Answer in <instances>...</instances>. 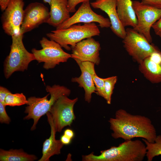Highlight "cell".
<instances>
[{"label": "cell", "mask_w": 161, "mask_h": 161, "mask_svg": "<svg viewBox=\"0 0 161 161\" xmlns=\"http://www.w3.org/2000/svg\"><path fill=\"white\" fill-rule=\"evenodd\" d=\"M37 159L35 155L29 154L22 149H0L1 161H34Z\"/></svg>", "instance_id": "ffe728a7"}, {"label": "cell", "mask_w": 161, "mask_h": 161, "mask_svg": "<svg viewBox=\"0 0 161 161\" xmlns=\"http://www.w3.org/2000/svg\"><path fill=\"white\" fill-rule=\"evenodd\" d=\"M10 0H0V7L2 11L6 8Z\"/></svg>", "instance_id": "4dcf8cb0"}, {"label": "cell", "mask_w": 161, "mask_h": 161, "mask_svg": "<svg viewBox=\"0 0 161 161\" xmlns=\"http://www.w3.org/2000/svg\"><path fill=\"white\" fill-rule=\"evenodd\" d=\"M49 16V11L44 4L38 2L29 4L24 10L21 33L24 34L43 23H47Z\"/></svg>", "instance_id": "7c38bea8"}, {"label": "cell", "mask_w": 161, "mask_h": 161, "mask_svg": "<svg viewBox=\"0 0 161 161\" xmlns=\"http://www.w3.org/2000/svg\"><path fill=\"white\" fill-rule=\"evenodd\" d=\"M132 6L137 23L134 29L143 35L150 43L152 39L150 30L153 24L161 17V9L144 4L138 1H132Z\"/></svg>", "instance_id": "9c48e42d"}, {"label": "cell", "mask_w": 161, "mask_h": 161, "mask_svg": "<svg viewBox=\"0 0 161 161\" xmlns=\"http://www.w3.org/2000/svg\"><path fill=\"white\" fill-rule=\"evenodd\" d=\"M142 140L145 145L148 161H151L154 157L161 155V135H157L153 143L149 142L144 139Z\"/></svg>", "instance_id": "7402d4cb"}, {"label": "cell", "mask_w": 161, "mask_h": 161, "mask_svg": "<svg viewBox=\"0 0 161 161\" xmlns=\"http://www.w3.org/2000/svg\"><path fill=\"white\" fill-rule=\"evenodd\" d=\"M90 0H68V7L70 13L76 11V7L79 4Z\"/></svg>", "instance_id": "484cf974"}, {"label": "cell", "mask_w": 161, "mask_h": 161, "mask_svg": "<svg viewBox=\"0 0 161 161\" xmlns=\"http://www.w3.org/2000/svg\"><path fill=\"white\" fill-rule=\"evenodd\" d=\"M63 95L60 97L51 107L49 112L56 132H61L67 126H71L75 119L74 107L78 100Z\"/></svg>", "instance_id": "ba28073f"}, {"label": "cell", "mask_w": 161, "mask_h": 161, "mask_svg": "<svg viewBox=\"0 0 161 161\" xmlns=\"http://www.w3.org/2000/svg\"><path fill=\"white\" fill-rule=\"evenodd\" d=\"M11 92L6 88L0 87V102L4 104L5 98L6 96Z\"/></svg>", "instance_id": "f1b7e54d"}, {"label": "cell", "mask_w": 161, "mask_h": 161, "mask_svg": "<svg viewBox=\"0 0 161 161\" xmlns=\"http://www.w3.org/2000/svg\"><path fill=\"white\" fill-rule=\"evenodd\" d=\"M97 0H95V1H97Z\"/></svg>", "instance_id": "e575fe53"}, {"label": "cell", "mask_w": 161, "mask_h": 161, "mask_svg": "<svg viewBox=\"0 0 161 161\" xmlns=\"http://www.w3.org/2000/svg\"><path fill=\"white\" fill-rule=\"evenodd\" d=\"M6 106L4 104L0 102V122L8 124L11 122V119L6 111Z\"/></svg>", "instance_id": "d4e9b609"}, {"label": "cell", "mask_w": 161, "mask_h": 161, "mask_svg": "<svg viewBox=\"0 0 161 161\" xmlns=\"http://www.w3.org/2000/svg\"><path fill=\"white\" fill-rule=\"evenodd\" d=\"M81 71L80 75L78 77L72 79V81L76 82L79 86L83 88L85 92L84 99L86 101L90 103L91 101L92 94H96V89L92 76L88 71L80 62H76Z\"/></svg>", "instance_id": "d6986e66"}, {"label": "cell", "mask_w": 161, "mask_h": 161, "mask_svg": "<svg viewBox=\"0 0 161 161\" xmlns=\"http://www.w3.org/2000/svg\"><path fill=\"white\" fill-rule=\"evenodd\" d=\"M47 120L51 128L50 135L44 142L42 150V155L38 161H49L50 158L55 155L61 154V150L64 145L60 140L56 139V131L53 120L49 112L46 114Z\"/></svg>", "instance_id": "2e32d148"}, {"label": "cell", "mask_w": 161, "mask_h": 161, "mask_svg": "<svg viewBox=\"0 0 161 161\" xmlns=\"http://www.w3.org/2000/svg\"><path fill=\"white\" fill-rule=\"evenodd\" d=\"M64 134L72 139L74 136V133L73 131L69 129H65L64 131Z\"/></svg>", "instance_id": "1f68e13d"}, {"label": "cell", "mask_w": 161, "mask_h": 161, "mask_svg": "<svg viewBox=\"0 0 161 161\" xmlns=\"http://www.w3.org/2000/svg\"><path fill=\"white\" fill-rule=\"evenodd\" d=\"M160 106H161L160 108H161V103H160Z\"/></svg>", "instance_id": "836d02e7"}, {"label": "cell", "mask_w": 161, "mask_h": 161, "mask_svg": "<svg viewBox=\"0 0 161 161\" xmlns=\"http://www.w3.org/2000/svg\"><path fill=\"white\" fill-rule=\"evenodd\" d=\"M41 49H32L35 60L38 63L43 62V68L46 69L54 68L61 63L66 62L71 54L65 52L62 47L55 41L43 37L40 41Z\"/></svg>", "instance_id": "8992f818"}, {"label": "cell", "mask_w": 161, "mask_h": 161, "mask_svg": "<svg viewBox=\"0 0 161 161\" xmlns=\"http://www.w3.org/2000/svg\"><path fill=\"white\" fill-rule=\"evenodd\" d=\"M91 6L89 1L82 3L74 15L56 27V29H66L80 23L96 22L101 28L110 27L111 23L109 19L95 13L92 10Z\"/></svg>", "instance_id": "8fae6325"}, {"label": "cell", "mask_w": 161, "mask_h": 161, "mask_svg": "<svg viewBox=\"0 0 161 161\" xmlns=\"http://www.w3.org/2000/svg\"><path fill=\"white\" fill-rule=\"evenodd\" d=\"M141 2L144 4L161 9V0H142Z\"/></svg>", "instance_id": "4316f807"}, {"label": "cell", "mask_w": 161, "mask_h": 161, "mask_svg": "<svg viewBox=\"0 0 161 161\" xmlns=\"http://www.w3.org/2000/svg\"><path fill=\"white\" fill-rule=\"evenodd\" d=\"M23 35L21 33L11 37L10 51L4 64V73L6 78H9L15 72H23L27 70L29 64L35 60L33 54L29 52L24 45Z\"/></svg>", "instance_id": "5b68a950"}, {"label": "cell", "mask_w": 161, "mask_h": 161, "mask_svg": "<svg viewBox=\"0 0 161 161\" xmlns=\"http://www.w3.org/2000/svg\"><path fill=\"white\" fill-rule=\"evenodd\" d=\"M50 6L49 25L56 28L70 17L68 0H51Z\"/></svg>", "instance_id": "e0dca14e"}, {"label": "cell", "mask_w": 161, "mask_h": 161, "mask_svg": "<svg viewBox=\"0 0 161 161\" xmlns=\"http://www.w3.org/2000/svg\"><path fill=\"white\" fill-rule=\"evenodd\" d=\"M140 72L152 83L161 82V51H155L139 64Z\"/></svg>", "instance_id": "9a60e30c"}, {"label": "cell", "mask_w": 161, "mask_h": 161, "mask_svg": "<svg viewBox=\"0 0 161 161\" xmlns=\"http://www.w3.org/2000/svg\"><path fill=\"white\" fill-rule=\"evenodd\" d=\"M60 140L64 145H68L71 143L72 139L63 134L61 136Z\"/></svg>", "instance_id": "f546056e"}, {"label": "cell", "mask_w": 161, "mask_h": 161, "mask_svg": "<svg viewBox=\"0 0 161 161\" xmlns=\"http://www.w3.org/2000/svg\"><path fill=\"white\" fill-rule=\"evenodd\" d=\"M91 6L100 9L108 16L112 32L117 36L123 39L126 35V29L120 21L117 10L116 0H98L91 2Z\"/></svg>", "instance_id": "5bb4252c"}, {"label": "cell", "mask_w": 161, "mask_h": 161, "mask_svg": "<svg viewBox=\"0 0 161 161\" xmlns=\"http://www.w3.org/2000/svg\"><path fill=\"white\" fill-rule=\"evenodd\" d=\"M100 30L95 22L83 25H73L67 28L52 31L46 35L50 40L59 44L67 50L81 41L100 35Z\"/></svg>", "instance_id": "277c9868"}, {"label": "cell", "mask_w": 161, "mask_h": 161, "mask_svg": "<svg viewBox=\"0 0 161 161\" xmlns=\"http://www.w3.org/2000/svg\"><path fill=\"white\" fill-rule=\"evenodd\" d=\"M46 91L49 94L43 97H31L27 99V106L25 108L24 112L27 114L24 119H32L33 123L31 129H35L36 126L40 118L49 112L51 107L61 96H69L71 90L67 88L59 85H54L52 86H47Z\"/></svg>", "instance_id": "3957f363"}, {"label": "cell", "mask_w": 161, "mask_h": 161, "mask_svg": "<svg viewBox=\"0 0 161 161\" xmlns=\"http://www.w3.org/2000/svg\"><path fill=\"white\" fill-rule=\"evenodd\" d=\"M117 10L119 19L125 27L131 26L134 28L137 21L132 6L131 0H116Z\"/></svg>", "instance_id": "ac0fdd59"}, {"label": "cell", "mask_w": 161, "mask_h": 161, "mask_svg": "<svg viewBox=\"0 0 161 161\" xmlns=\"http://www.w3.org/2000/svg\"><path fill=\"white\" fill-rule=\"evenodd\" d=\"M71 49V58L76 62L89 61L96 65L100 64V44L92 37L81 41Z\"/></svg>", "instance_id": "4fadbf2b"}, {"label": "cell", "mask_w": 161, "mask_h": 161, "mask_svg": "<svg viewBox=\"0 0 161 161\" xmlns=\"http://www.w3.org/2000/svg\"><path fill=\"white\" fill-rule=\"evenodd\" d=\"M28 100L23 93L9 94L6 97L4 104L6 106H20L27 104Z\"/></svg>", "instance_id": "603a6c76"}, {"label": "cell", "mask_w": 161, "mask_h": 161, "mask_svg": "<svg viewBox=\"0 0 161 161\" xmlns=\"http://www.w3.org/2000/svg\"><path fill=\"white\" fill-rule=\"evenodd\" d=\"M155 34L161 38V17L152 26Z\"/></svg>", "instance_id": "83f0119b"}, {"label": "cell", "mask_w": 161, "mask_h": 161, "mask_svg": "<svg viewBox=\"0 0 161 161\" xmlns=\"http://www.w3.org/2000/svg\"><path fill=\"white\" fill-rule=\"evenodd\" d=\"M117 78V76H113L104 78V90L106 95L105 100L108 104L111 103L112 96Z\"/></svg>", "instance_id": "cb8c5ba5"}, {"label": "cell", "mask_w": 161, "mask_h": 161, "mask_svg": "<svg viewBox=\"0 0 161 161\" xmlns=\"http://www.w3.org/2000/svg\"><path fill=\"white\" fill-rule=\"evenodd\" d=\"M123 39L126 50L139 64L152 53L160 49L133 28L126 29V35Z\"/></svg>", "instance_id": "52a82bcc"}, {"label": "cell", "mask_w": 161, "mask_h": 161, "mask_svg": "<svg viewBox=\"0 0 161 161\" xmlns=\"http://www.w3.org/2000/svg\"><path fill=\"white\" fill-rule=\"evenodd\" d=\"M81 63L92 76L96 87V94L106 100V95L104 90V78L99 77L96 74L95 69V64L92 62L89 61Z\"/></svg>", "instance_id": "44dd1931"}, {"label": "cell", "mask_w": 161, "mask_h": 161, "mask_svg": "<svg viewBox=\"0 0 161 161\" xmlns=\"http://www.w3.org/2000/svg\"><path fill=\"white\" fill-rule=\"evenodd\" d=\"M23 0H10L2 14L1 20L4 32L11 37L21 34L24 10Z\"/></svg>", "instance_id": "30bf717a"}, {"label": "cell", "mask_w": 161, "mask_h": 161, "mask_svg": "<svg viewBox=\"0 0 161 161\" xmlns=\"http://www.w3.org/2000/svg\"><path fill=\"white\" fill-rule=\"evenodd\" d=\"M112 131V137L125 140L136 137L154 142L157 136L156 129L151 119L140 115L132 114L122 109L117 110L114 117L108 121Z\"/></svg>", "instance_id": "6da1fadb"}, {"label": "cell", "mask_w": 161, "mask_h": 161, "mask_svg": "<svg viewBox=\"0 0 161 161\" xmlns=\"http://www.w3.org/2000/svg\"><path fill=\"white\" fill-rule=\"evenodd\" d=\"M43 0V1L45 3H48L50 5V4L51 0Z\"/></svg>", "instance_id": "d6a6232c"}, {"label": "cell", "mask_w": 161, "mask_h": 161, "mask_svg": "<svg viewBox=\"0 0 161 161\" xmlns=\"http://www.w3.org/2000/svg\"><path fill=\"white\" fill-rule=\"evenodd\" d=\"M99 155L93 152L82 156L83 161H142L146 157L144 143L139 140L125 141L118 146H113L100 151Z\"/></svg>", "instance_id": "7a4b0ae2"}]
</instances>
